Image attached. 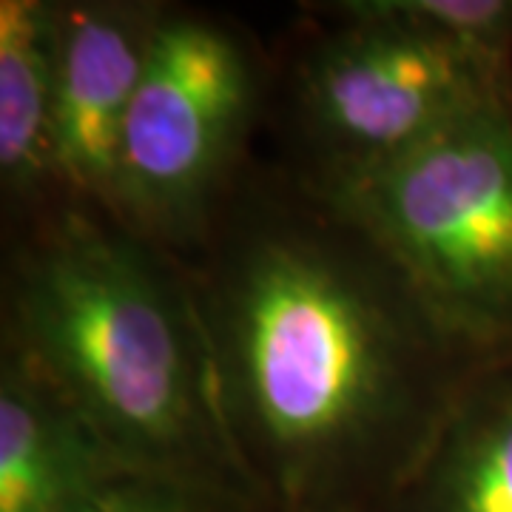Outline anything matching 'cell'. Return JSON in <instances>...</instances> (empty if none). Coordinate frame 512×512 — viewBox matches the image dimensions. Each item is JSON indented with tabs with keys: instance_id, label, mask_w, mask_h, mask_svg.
I'll list each match as a JSON object with an SVG mask.
<instances>
[{
	"instance_id": "cell-5",
	"label": "cell",
	"mask_w": 512,
	"mask_h": 512,
	"mask_svg": "<svg viewBox=\"0 0 512 512\" xmlns=\"http://www.w3.org/2000/svg\"><path fill=\"white\" fill-rule=\"evenodd\" d=\"M316 40L296 74V114L311 151L308 180L390 163L481 109H512V92L473 60L407 26L348 12Z\"/></svg>"
},
{
	"instance_id": "cell-3",
	"label": "cell",
	"mask_w": 512,
	"mask_h": 512,
	"mask_svg": "<svg viewBox=\"0 0 512 512\" xmlns=\"http://www.w3.org/2000/svg\"><path fill=\"white\" fill-rule=\"evenodd\" d=\"M308 183L478 359L512 365V109H481L390 163Z\"/></svg>"
},
{
	"instance_id": "cell-6",
	"label": "cell",
	"mask_w": 512,
	"mask_h": 512,
	"mask_svg": "<svg viewBox=\"0 0 512 512\" xmlns=\"http://www.w3.org/2000/svg\"><path fill=\"white\" fill-rule=\"evenodd\" d=\"M163 3H57L55 177L66 200L114 211L120 140Z\"/></svg>"
},
{
	"instance_id": "cell-10",
	"label": "cell",
	"mask_w": 512,
	"mask_h": 512,
	"mask_svg": "<svg viewBox=\"0 0 512 512\" xmlns=\"http://www.w3.org/2000/svg\"><path fill=\"white\" fill-rule=\"evenodd\" d=\"M339 6L430 37L512 92V0H345Z\"/></svg>"
},
{
	"instance_id": "cell-8",
	"label": "cell",
	"mask_w": 512,
	"mask_h": 512,
	"mask_svg": "<svg viewBox=\"0 0 512 512\" xmlns=\"http://www.w3.org/2000/svg\"><path fill=\"white\" fill-rule=\"evenodd\" d=\"M55 23L52 0L0 3V185L12 202L57 188Z\"/></svg>"
},
{
	"instance_id": "cell-11",
	"label": "cell",
	"mask_w": 512,
	"mask_h": 512,
	"mask_svg": "<svg viewBox=\"0 0 512 512\" xmlns=\"http://www.w3.org/2000/svg\"><path fill=\"white\" fill-rule=\"evenodd\" d=\"M97 512H197L183 498L148 487L140 481H128Z\"/></svg>"
},
{
	"instance_id": "cell-7",
	"label": "cell",
	"mask_w": 512,
	"mask_h": 512,
	"mask_svg": "<svg viewBox=\"0 0 512 512\" xmlns=\"http://www.w3.org/2000/svg\"><path fill=\"white\" fill-rule=\"evenodd\" d=\"M131 478L12 350L0 359V512H97Z\"/></svg>"
},
{
	"instance_id": "cell-4",
	"label": "cell",
	"mask_w": 512,
	"mask_h": 512,
	"mask_svg": "<svg viewBox=\"0 0 512 512\" xmlns=\"http://www.w3.org/2000/svg\"><path fill=\"white\" fill-rule=\"evenodd\" d=\"M259 89V60L234 29L165 6L128 106L111 217L168 254L194 251L239 180Z\"/></svg>"
},
{
	"instance_id": "cell-1",
	"label": "cell",
	"mask_w": 512,
	"mask_h": 512,
	"mask_svg": "<svg viewBox=\"0 0 512 512\" xmlns=\"http://www.w3.org/2000/svg\"><path fill=\"white\" fill-rule=\"evenodd\" d=\"M183 262L265 507L396 504L487 365L302 174L231 185Z\"/></svg>"
},
{
	"instance_id": "cell-9",
	"label": "cell",
	"mask_w": 512,
	"mask_h": 512,
	"mask_svg": "<svg viewBox=\"0 0 512 512\" xmlns=\"http://www.w3.org/2000/svg\"><path fill=\"white\" fill-rule=\"evenodd\" d=\"M393 507L512 512V365L490 367L470 384Z\"/></svg>"
},
{
	"instance_id": "cell-2",
	"label": "cell",
	"mask_w": 512,
	"mask_h": 512,
	"mask_svg": "<svg viewBox=\"0 0 512 512\" xmlns=\"http://www.w3.org/2000/svg\"><path fill=\"white\" fill-rule=\"evenodd\" d=\"M3 348L131 481L197 512L265 507L231 439L183 262L92 205L37 214L6 268Z\"/></svg>"
}]
</instances>
